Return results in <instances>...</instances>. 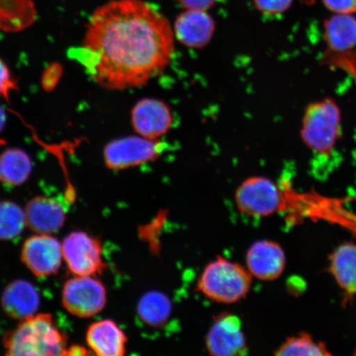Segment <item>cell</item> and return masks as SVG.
Listing matches in <instances>:
<instances>
[{
  "label": "cell",
  "instance_id": "cell-29",
  "mask_svg": "<svg viewBox=\"0 0 356 356\" xmlns=\"http://www.w3.org/2000/svg\"><path fill=\"white\" fill-rule=\"evenodd\" d=\"M302 3L306 4V6H313V4L316 2V0H300Z\"/></svg>",
  "mask_w": 356,
  "mask_h": 356
},
{
  "label": "cell",
  "instance_id": "cell-11",
  "mask_svg": "<svg viewBox=\"0 0 356 356\" xmlns=\"http://www.w3.org/2000/svg\"><path fill=\"white\" fill-rule=\"evenodd\" d=\"M172 123L170 106L162 100L146 97L138 101L131 110L134 131L147 139H160L170 131Z\"/></svg>",
  "mask_w": 356,
  "mask_h": 356
},
{
  "label": "cell",
  "instance_id": "cell-1",
  "mask_svg": "<svg viewBox=\"0 0 356 356\" xmlns=\"http://www.w3.org/2000/svg\"><path fill=\"white\" fill-rule=\"evenodd\" d=\"M175 51L172 26L157 8L142 0H113L92 13L82 46L69 56L101 87L124 90L163 73Z\"/></svg>",
  "mask_w": 356,
  "mask_h": 356
},
{
  "label": "cell",
  "instance_id": "cell-22",
  "mask_svg": "<svg viewBox=\"0 0 356 356\" xmlns=\"http://www.w3.org/2000/svg\"><path fill=\"white\" fill-rule=\"evenodd\" d=\"M277 355L324 356L331 355L327 346L313 337L302 333L299 336L289 337L275 353Z\"/></svg>",
  "mask_w": 356,
  "mask_h": 356
},
{
  "label": "cell",
  "instance_id": "cell-25",
  "mask_svg": "<svg viewBox=\"0 0 356 356\" xmlns=\"http://www.w3.org/2000/svg\"><path fill=\"white\" fill-rule=\"evenodd\" d=\"M323 2L334 13L353 15L356 13V0H323Z\"/></svg>",
  "mask_w": 356,
  "mask_h": 356
},
{
  "label": "cell",
  "instance_id": "cell-5",
  "mask_svg": "<svg viewBox=\"0 0 356 356\" xmlns=\"http://www.w3.org/2000/svg\"><path fill=\"white\" fill-rule=\"evenodd\" d=\"M165 144L159 140L138 136H127L111 140L105 146L104 158L111 170H124L143 165L159 159Z\"/></svg>",
  "mask_w": 356,
  "mask_h": 356
},
{
  "label": "cell",
  "instance_id": "cell-6",
  "mask_svg": "<svg viewBox=\"0 0 356 356\" xmlns=\"http://www.w3.org/2000/svg\"><path fill=\"white\" fill-rule=\"evenodd\" d=\"M235 202L244 215L260 218L282 210L284 199L282 191L273 181L264 177H252L236 191Z\"/></svg>",
  "mask_w": 356,
  "mask_h": 356
},
{
  "label": "cell",
  "instance_id": "cell-20",
  "mask_svg": "<svg viewBox=\"0 0 356 356\" xmlns=\"http://www.w3.org/2000/svg\"><path fill=\"white\" fill-rule=\"evenodd\" d=\"M137 313L145 324L150 327H161L170 318L172 302L162 292L149 291L138 302Z\"/></svg>",
  "mask_w": 356,
  "mask_h": 356
},
{
  "label": "cell",
  "instance_id": "cell-16",
  "mask_svg": "<svg viewBox=\"0 0 356 356\" xmlns=\"http://www.w3.org/2000/svg\"><path fill=\"white\" fill-rule=\"evenodd\" d=\"M86 341L89 349L99 356H122L127 353V337L113 320L104 319L88 327Z\"/></svg>",
  "mask_w": 356,
  "mask_h": 356
},
{
  "label": "cell",
  "instance_id": "cell-10",
  "mask_svg": "<svg viewBox=\"0 0 356 356\" xmlns=\"http://www.w3.org/2000/svg\"><path fill=\"white\" fill-rule=\"evenodd\" d=\"M206 347L213 356H239L247 353V341L238 316H218L206 337Z\"/></svg>",
  "mask_w": 356,
  "mask_h": 356
},
{
  "label": "cell",
  "instance_id": "cell-21",
  "mask_svg": "<svg viewBox=\"0 0 356 356\" xmlns=\"http://www.w3.org/2000/svg\"><path fill=\"white\" fill-rule=\"evenodd\" d=\"M26 226L24 209L10 200L0 202V240L8 241L19 237Z\"/></svg>",
  "mask_w": 356,
  "mask_h": 356
},
{
  "label": "cell",
  "instance_id": "cell-14",
  "mask_svg": "<svg viewBox=\"0 0 356 356\" xmlns=\"http://www.w3.org/2000/svg\"><path fill=\"white\" fill-rule=\"evenodd\" d=\"M24 211L26 226L38 234H55L66 220L65 211L61 204L42 195L30 200Z\"/></svg>",
  "mask_w": 356,
  "mask_h": 356
},
{
  "label": "cell",
  "instance_id": "cell-19",
  "mask_svg": "<svg viewBox=\"0 0 356 356\" xmlns=\"http://www.w3.org/2000/svg\"><path fill=\"white\" fill-rule=\"evenodd\" d=\"M33 170L28 154L19 149H10L0 154V182L8 186L24 184Z\"/></svg>",
  "mask_w": 356,
  "mask_h": 356
},
{
  "label": "cell",
  "instance_id": "cell-26",
  "mask_svg": "<svg viewBox=\"0 0 356 356\" xmlns=\"http://www.w3.org/2000/svg\"><path fill=\"white\" fill-rule=\"evenodd\" d=\"M186 10H206L216 3V0H177Z\"/></svg>",
  "mask_w": 356,
  "mask_h": 356
},
{
  "label": "cell",
  "instance_id": "cell-15",
  "mask_svg": "<svg viewBox=\"0 0 356 356\" xmlns=\"http://www.w3.org/2000/svg\"><path fill=\"white\" fill-rule=\"evenodd\" d=\"M41 296L28 280H16L8 284L2 293V309L8 317L24 321L37 314Z\"/></svg>",
  "mask_w": 356,
  "mask_h": 356
},
{
  "label": "cell",
  "instance_id": "cell-7",
  "mask_svg": "<svg viewBox=\"0 0 356 356\" xmlns=\"http://www.w3.org/2000/svg\"><path fill=\"white\" fill-rule=\"evenodd\" d=\"M104 284L92 275H75L65 284L61 301L70 314L88 318L99 314L106 305Z\"/></svg>",
  "mask_w": 356,
  "mask_h": 356
},
{
  "label": "cell",
  "instance_id": "cell-13",
  "mask_svg": "<svg viewBox=\"0 0 356 356\" xmlns=\"http://www.w3.org/2000/svg\"><path fill=\"white\" fill-rule=\"evenodd\" d=\"M246 262L252 277L261 280H273L283 273L286 255L279 244L261 240L248 249Z\"/></svg>",
  "mask_w": 356,
  "mask_h": 356
},
{
  "label": "cell",
  "instance_id": "cell-28",
  "mask_svg": "<svg viewBox=\"0 0 356 356\" xmlns=\"http://www.w3.org/2000/svg\"><path fill=\"white\" fill-rule=\"evenodd\" d=\"M6 111L0 106V132L3 131L4 126H6Z\"/></svg>",
  "mask_w": 356,
  "mask_h": 356
},
{
  "label": "cell",
  "instance_id": "cell-27",
  "mask_svg": "<svg viewBox=\"0 0 356 356\" xmlns=\"http://www.w3.org/2000/svg\"><path fill=\"white\" fill-rule=\"evenodd\" d=\"M86 354H87V350L80 346H74L68 347V349H67V351H66L67 355H84Z\"/></svg>",
  "mask_w": 356,
  "mask_h": 356
},
{
  "label": "cell",
  "instance_id": "cell-17",
  "mask_svg": "<svg viewBox=\"0 0 356 356\" xmlns=\"http://www.w3.org/2000/svg\"><path fill=\"white\" fill-rule=\"evenodd\" d=\"M324 38L331 51L346 52L356 47V17L336 13L324 22Z\"/></svg>",
  "mask_w": 356,
  "mask_h": 356
},
{
  "label": "cell",
  "instance_id": "cell-24",
  "mask_svg": "<svg viewBox=\"0 0 356 356\" xmlns=\"http://www.w3.org/2000/svg\"><path fill=\"white\" fill-rule=\"evenodd\" d=\"M16 88L17 84L10 69L2 60H0V96L8 100L10 92Z\"/></svg>",
  "mask_w": 356,
  "mask_h": 356
},
{
  "label": "cell",
  "instance_id": "cell-23",
  "mask_svg": "<svg viewBox=\"0 0 356 356\" xmlns=\"http://www.w3.org/2000/svg\"><path fill=\"white\" fill-rule=\"evenodd\" d=\"M258 10L266 15L277 16L286 13L293 0H253Z\"/></svg>",
  "mask_w": 356,
  "mask_h": 356
},
{
  "label": "cell",
  "instance_id": "cell-9",
  "mask_svg": "<svg viewBox=\"0 0 356 356\" xmlns=\"http://www.w3.org/2000/svg\"><path fill=\"white\" fill-rule=\"evenodd\" d=\"M21 259L35 277H51L64 260L62 243L50 234H35L22 245Z\"/></svg>",
  "mask_w": 356,
  "mask_h": 356
},
{
  "label": "cell",
  "instance_id": "cell-3",
  "mask_svg": "<svg viewBox=\"0 0 356 356\" xmlns=\"http://www.w3.org/2000/svg\"><path fill=\"white\" fill-rule=\"evenodd\" d=\"M252 275L243 266L217 257L206 267L198 280L199 291L220 304H234L250 291Z\"/></svg>",
  "mask_w": 356,
  "mask_h": 356
},
{
  "label": "cell",
  "instance_id": "cell-8",
  "mask_svg": "<svg viewBox=\"0 0 356 356\" xmlns=\"http://www.w3.org/2000/svg\"><path fill=\"white\" fill-rule=\"evenodd\" d=\"M63 258L74 275H95L105 267L99 240L83 231L70 234L62 243Z\"/></svg>",
  "mask_w": 356,
  "mask_h": 356
},
{
  "label": "cell",
  "instance_id": "cell-2",
  "mask_svg": "<svg viewBox=\"0 0 356 356\" xmlns=\"http://www.w3.org/2000/svg\"><path fill=\"white\" fill-rule=\"evenodd\" d=\"M3 345L7 355H65L67 337L57 327L51 314H35L21 321L3 336Z\"/></svg>",
  "mask_w": 356,
  "mask_h": 356
},
{
  "label": "cell",
  "instance_id": "cell-12",
  "mask_svg": "<svg viewBox=\"0 0 356 356\" xmlns=\"http://www.w3.org/2000/svg\"><path fill=\"white\" fill-rule=\"evenodd\" d=\"M173 33L184 46L200 49L207 47L216 32V22L206 10H186L177 17Z\"/></svg>",
  "mask_w": 356,
  "mask_h": 356
},
{
  "label": "cell",
  "instance_id": "cell-4",
  "mask_svg": "<svg viewBox=\"0 0 356 356\" xmlns=\"http://www.w3.org/2000/svg\"><path fill=\"white\" fill-rule=\"evenodd\" d=\"M341 120L335 101L327 99L310 104L302 118L301 136L305 144L315 153L330 155L339 139Z\"/></svg>",
  "mask_w": 356,
  "mask_h": 356
},
{
  "label": "cell",
  "instance_id": "cell-18",
  "mask_svg": "<svg viewBox=\"0 0 356 356\" xmlns=\"http://www.w3.org/2000/svg\"><path fill=\"white\" fill-rule=\"evenodd\" d=\"M330 270L343 291L356 295V244L341 245L331 257Z\"/></svg>",
  "mask_w": 356,
  "mask_h": 356
}]
</instances>
